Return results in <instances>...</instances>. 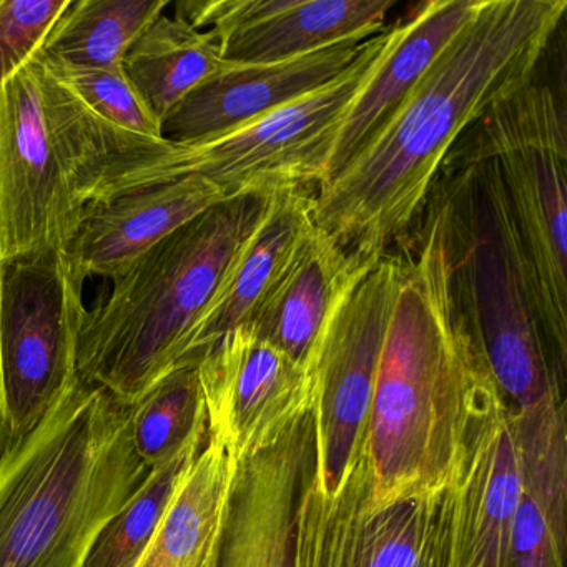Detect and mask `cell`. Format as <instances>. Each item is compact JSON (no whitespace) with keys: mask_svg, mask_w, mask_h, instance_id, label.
Masks as SVG:
<instances>
[{"mask_svg":"<svg viewBox=\"0 0 567 567\" xmlns=\"http://www.w3.org/2000/svg\"><path fill=\"white\" fill-rule=\"evenodd\" d=\"M566 11V0H480L386 127L317 188V224L364 260L393 250L461 135L539 71Z\"/></svg>","mask_w":567,"mask_h":567,"instance_id":"cell-1","label":"cell"},{"mask_svg":"<svg viewBox=\"0 0 567 567\" xmlns=\"http://www.w3.org/2000/svg\"><path fill=\"white\" fill-rule=\"evenodd\" d=\"M393 250L400 285L363 443L374 503L433 496L453 483L471 390L487 367L454 307L436 225L420 215Z\"/></svg>","mask_w":567,"mask_h":567,"instance_id":"cell-2","label":"cell"},{"mask_svg":"<svg viewBox=\"0 0 567 567\" xmlns=\"http://www.w3.org/2000/svg\"><path fill=\"white\" fill-rule=\"evenodd\" d=\"M132 406L75 380L0 461V567H84L109 520L144 483Z\"/></svg>","mask_w":567,"mask_h":567,"instance_id":"cell-3","label":"cell"},{"mask_svg":"<svg viewBox=\"0 0 567 567\" xmlns=\"http://www.w3.org/2000/svg\"><path fill=\"white\" fill-rule=\"evenodd\" d=\"M393 25L368 39L353 64L323 87L241 127L194 142H171L118 131L89 111L82 155L85 204L200 175L225 198L318 188L351 102L370 78Z\"/></svg>","mask_w":567,"mask_h":567,"instance_id":"cell-4","label":"cell"},{"mask_svg":"<svg viewBox=\"0 0 567 567\" xmlns=\"http://www.w3.org/2000/svg\"><path fill=\"white\" fill-rule=\"evenodd\" d=\"M270 197V195H268ZM220 202L111 278L78 333V377L135 404L181 367L185 341L267 205Z\"/></svg>","mask_w":567,"mask_h":567,"instance_id":"cell-5","label":"cell"},{"mask_svg":"<svg viewBox=\"0 0 567 567\" xmlns=\"http://www.w3.org/2000/svg\"><path fill=\"white\" fill-rule=\"evenodd\" d=\"M421 215L436 225L454 307L509 406L564 398L496 164L444 162Z\"/></svg>","mask_w":567,"mask_h":567,"instance_id":"cell-6","label":"cell"},{"mask_svg":"<svg viewBox=\"0 0 567 567\" xmlns=\"http://www.w3.org/2000/svg\"><path fill=\"white\" fill-rule=\"evenodd\" d=\"M493 161L533 275L537 308L557 377L567 373L566 85L540 78L494 104L444 162Z\"/></svg>","mask_w":567,"mask_h":567,"instance_id":"cell-7","label":"cell"},{"mask_svg":"<svg viewBox=\"0 0 567 567\" xmlns=\"http://www.w3.org/2000/svg\"><path fill=\"white\" fill-rule=\"evenodd\" d=\"M84 111L41 54L0 91V265L65 251L78 234Z\"/></svg>","mask_w":567,"mask_h":567,"instance_id":"cell-8","label":"cell"},{"mask_svg":"<svg viewBox=\"0 0 567 567\" xmlns=\"http://www.w3.org/2000/svg\"><path fill=\"white\" fill-rule=\"evenodd\" d=\"M82 288L64 251L2 265L0 368L11 450L39 426L79 378Z\"/></svg>","mask_w":567,"mask_h":567,"instance_id":"cell-9","label":"cell"},{"mask_svg":"<svg viewBox=\"0 0 567 567\" xmlns=\"http://www.w3.org/2000/svg\"><path fill=\"white\" fill-rule=\"evenodd\" d=\"M401 255L368 261L334 305L315 354L313 477L333 494L364 443L374 380L400 285Z\"/></svg>","mask_w":567,"mask_h":567,"instance_id":"cell-10","label":"cell"},{"mask_svg":"<svg viewBox=\"0 0 567 567\" xmlns=\"http://www.w3.org/2000/svg\"><path fill=\"white\" fill-rule=\"evenodd\" d=\"M305 476L295 514L293 567H441L451 484L433 496L371 499L364 447L333 494Z\"/></svg>","mask_w":567,"mask_h":567,"instance_id":"cell-11","label":"cell"},{"mask_svg":"<svg viewBox=\"0 0 567 567\" xmlns=\"http://www.w3.org/2000/svg\"><path fill=\"white\" fill-rule=\"evenodd\" d=\"M520 496L513 408L486 367L470 394L441 567H511Z\"/></svg>","mask_w":567,"mask_h":567,"instance_id":"cell-12","label":"cell"},{"mask_svg":"<svg viewBox=\"0 0 567 567\" xmlns=\"http://www.w3.org/2000/svg\"><path fill=\"white\" fill-rule=\"evenodd\" d=\"M197 371L208 436L237 464L274 446L313 408V371L247 323L224 334Z\"/></svg>","mask_w":567,"mask_h":567,"instance_id":"cell-13","label":"cell"},{"mask_svg":"<svg viewBox=\"0 0 567 567\" xmlns=\"http://www.w3.org/2000/svg\"><path fill=\"white\" fill-rule=\"evenodd\" d=\"M396 0H182L175 18L208 28L228 64H275L386 31Z\"/></svg>","mask_w":567,"mask_h":567,"instance_id":"cell-14","label":"cell"},{"mask_svg":"<svg viewBox=\"0 0 567 567\" xmlns=\"http://www.w3.org/2000/svg\"><path fill=\"white\" fill-rule=\"evenodd\" d=\"M313 457L310 413L238 463L218 567H293L295 514Z\"/></svg>","mask_w":567,"mask_h":567,"instance_id":"cell-15","label":"cell"},{"mask_svg":"<svg viewBox=\"0 0 567 567\" xmlns=\"http://www.w3.org/2000/svg\"><path fill=\"white\" fill-rule=\"evenodd\" d=\"M364 42H341L275 64L225 62L214 78L198 85L164 118L162 138L194 142L215 137L284 107L343 74Z\"/></svg>","mask_w":567,"mask_h":567,"instance_id":"cell-16","label":"cell"},{"mask_svg":"<svg viewBox=\"0 0 567 567\" xmlns=\"http://www.w3.org/2000/svg\"><path fill=\"white\" fill-rule=\"evenodd\" d=\"M227 200L200 175L142 188L89 205L64 255L75 280H111L168 235Z\"/></svg>","mask_w":567,"mask_h":567,"instance_id":"cell-17","label":"cell"},{"mask_svg":"<svg viewBox=\"0 0 567 567\" xmlns=\"http://www.w3.org/2000/svg\"><path fill=\"white\" fill-rule=\"evenodd\" d=\"M477 6L480 0H431L413 18L393 25L390 44L341 122L323 184L386 127Z\"/></svg>","mask_w":567,"mask_h":567,"instance_id":"cell-18","label":"cell"},{"mask_svg":"<svg viewBox=\"0 0 567 567\" xmlns=\"http://www.w3.org/2000/svg\"><path fill=\"white\" fill-rule=\"evenodd\" d=\"M315 192L290 188L268 197L257 225L192 328L178 370L197 367L224 334L250 321L301 238L317 224Z\"/></svg>","mask_w":567,"mask_h":567,"instance_id":"cell-19","label":"cell"},{"mask_svg":"<svg viewBox=\"0 0 567 567\" xmlns=\"http://www.w3.org/2000/svg\"><path fill=\"white\" fill-rule=\"evenodd\" d=\"M368 261L348 251L333 235L315 224L247 324L258 337L313 371L324 324Z\"/></svg>","mask_w":567,"mask_h":567,"instance_id":"cell-20","label":"cell"},{"mask_svg":"<svg viewBox=\"0 0 567 567\" xmlns=\"http://www.w3.org/2000/svg\"><path fill=\"white\" fill-rule=\"evenodd\" d=\"M237 466L207 431L137 567H218Z\"/></svg>","mask_w":567,"mask_h":567,"instance_id":"cell-21","label":"cell"},{"mask_svg":"<svg viewBox=\"0 0 567 567\" xmlns=\"http://www.w3.org/2000/svg\"><path fill=\"white\" fill-rule=\"evenodd\" d=\"M225 61L208 32L162 14L128 49L122 71L158 122L214 78Z\"/></svg>","mask_w":567,"mask_h":567,"instance_id":"cell-22","label":"cell"},{"mask_svg":"<svg viewBox=\"0 0 567 567\" xmlns=\"http://www.w3.org/2000/svg\"><path fill=\"white\" fill-rule=\"evenodd\" d=\"M167 8L168 0H72L41 54L89 68H117Z\"/></svg>","mask_w":567,"mask_h":567,"instance_id":"cell-23","label":"cell"},{"mask_svg":"<svg viewBox=\"0 0 567 567\" xmlns=\"http://www.w3.org/2000/svg\"><path fill=\"white\" fill-rule=\"evenodd\" d=\"M513 433L523 493L539 507L557 549L566 554V398L553 396L537 406L513 410Z\"/></svg>","mask_w":567,"mask_h":567,"instance_id":"cell-24","label":"cell"},{"mask_svg":"<svg viewBox=\"0 0 567 567\" xmlns=\"http://www.w3.org/2000/svg\"><path fill=\"white\" fill-rule=\"evenodd\" d=\"M205 441L207 430L198 431L175 456L151 467L144 483L99 534L84 567H137Z\"/></svg>","mask_w":567,"mask_h":567,"instance_id":"cell-25","label":"cell"},{"mask_svg":"<svg viewBox=\"0 0 567 567\" xmlns=\"http://www.w3.org/2000/svg\"><path fill=\"white\" fill-rule=\"evenodd\" d=\"M202 430H207V411L197 367L172 371L132 406L135 453L148 470L171 460Z\"/></svg>","mask_w":567,"mask_h":567,"instance_id":"cell-26","label":"cell"},{"mask_svg":"<svg viewBox=\"0 0 567 567\" xmlns=\"http://www.w3.org/2000/svg\"><path fill=\"white\" fill-rule=\"evenodd\" d=\"M41 58L49 71L99 118L118 131L162 138L161 122L145 107L121 65L89 68L48 55Z\"/></svg>","mask_w":567,"mask_h":567,"instance_id":"cell-27","label":"cell"},{"mask_svg":"<svg viewBox=\"0 0 567 567\" xmlns=\"http://www.w3.org/2000/svg\"><path fill=\"white\" fill-rule=\"evenodd\" d=\"M72 0H0V91L44 48Z\"/></svg>","mask_w":567,"mask_h":567,"instance_id":"cell-28","label":"cell"},{"mask_svg":"<svg viewBox=\"0 0 567 567\" xmlns=\"http://www.w3.org/2000/svg\"><path fill=\"white\" fill-rule=\"evenodd\" d=\"M564 557L539 507L523 493L511 536V567H564Z\"/></svg>","mask_w":567,"mask_h":567,"instance_id":"cell-29","label":"cell"},{"mask_svg":"<svg viewBox=\"0 0 567 567\" xmlns=\"http://www.w3.org/2000/svg\"><path fill=\"white\" fill-rule=\"evenodd\" d=\"M2 271V265H0ZM11 451V433H9L8 410H6L4 383H2V368H0V461Z\"/></svg>","mask_w":567,"mask_h":567,"instance_id":"cell-30","label":"cell"}]
</instances>
